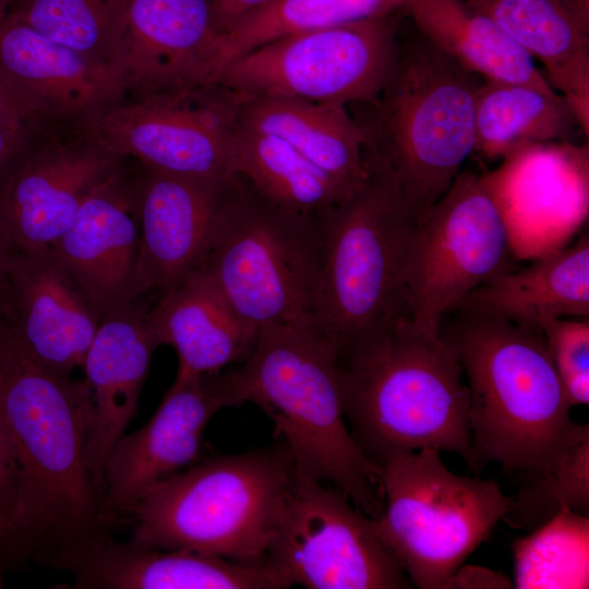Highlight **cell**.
<instances>
[{
    "label": "cell",
    "mask_w": 589,
    "mask_h": 589,
    "mask_svg": "<svg viewBox=\"0 0 589 589\" xmlns=\"http://www.w3.org/2000/svg\"><path fill=\"white\" fill-rule=\"evenodd\" d=\"M569 405L589 402V322L561 318L541 328Z\"/></svg>",
    "instance_id": "obj_34"
},
{
    "label": "cell",
    "mask_w": 589,
    "mask_h": 589,
    "mask_svg": "<svg viewBox=\"0 0 589 589\" xmlns=\"http://www.w3.org/2000/svg\"><path fill=\"white\" fill-rule=\"evenodd\" d=\"M457 308L494 314L540 330L556 320L588 318V237H580L572 247L527 268L505 272L488 280Z\"/></svg>",
    "instance_id": "obj_26"
},
{
    "label": "cell",
    "mask_w": 589,
    "mask_h": 589,
    "mask_svg": "<svg viewBox=\"0 0 589 589\" xmlns=\"http://www.w3.org/2000/svg\"><path fill=\"white\" fill-rule=\"evenodd\" d=\"M589 520L562 508L514 543L516 588H588Z\"/></svg>",
    "instance_id": "obj_31"
},
{
    "label": "cell",
    "mask_w": 589,
    "mask_h": 589,
    "mask_svg": "<svg viewBox=\"0 0 589 589\" xmlns=\"http://www.w3.org/2000/svg\"><path fill=\"white\" fill-rule=\"evenodd\" d=\"M579 127L564 97L555 89L485 81L474 107V146L496 159L529 144L562 140Z\"/></svg>",
    "instance_id": "obj_30"
},
{
    "label": "cell",
    "mask_w": 589,
    "mask_h": 589,
    "mask_svg": "<svg viewBox=\"0 0 589 589\" xmlns=\"http://www.w3.org/2000/svg\"><path fill=\"white\" fill-rule=\"evenodd\" d=\"M221 89L180 88L121 101L79 121L81 139L152 171L235 182L231 147L243 95Z\"/></svg>",
    "instance_id": "obj_12"
},
{
    "label": "cell",
    "mask_w": 589,
    "mask_h": 589,
    "mask_svg": "<svg viewBox=\"0 0 589 589\" xmlns=\"http://www.w3.org/2000/svg\"><path fill=\"white\" fill-rule=\"evenodd\" d=\"M100 320L51 248L9 253L0 321L36 365L70 376L83 365Z\"/></svg>",
    "instance_id": "obj_15"
},
{
    "label": "cell",
    "mask_w": 589,
    "mask_h": 589,
    "mask_svg": "<svg viewBox=\"0 0 589 589\" xmlns=\"http://www.w3.org/2000/svg\"><path fill=\"white\" fill-rule=\"evenodd\" d=\"M317 218L285 213L243 181L232 196L200 271L252 332L312 314Z\"/></svg>",
    "instance_id": "obj_9"
},
{
    "label": "cell",
    "mask_w": 589,
    "mask_h": 589,
    "mask_svg": "<svg viewBox=\"0 0 589 589\" xmlns=\"http://www.w3.org/2000/svg\"><path fill=\"white\" fill-rule=\"evenodd\" d=\"M122 160L83 139L28 152L0 188V242L8 253L51 248Z\"/></svg>",
    "instance_id": "obj_17"
},
{
    "label": "cell",
    "mask_w": 589,
    "mask_h": 589,
    "mask_svg": "<svg viewBox=\"0 0 589 589\" xmlns=\"http://www.w3.org/2000/svg\"><path fill=\"white\" fill-rule=\"evenodd\" d=\"M498 25L561 92L578 125L589 127V0H461Z\"/></svg>",
    "instance_id": "obj_23"
},
{
    "label": "cell",
    "mask_w": 589,
    "mask_h": 589,
    "mask_svg": "<svg viewBox=\"0 0 589 589\" xmlns=\"http://www.w3.org/2000/svg\"><path fill=\"white\" fill-rule=\"evenodd\" d=\"M409 0H269L205 45L192 86H214L235 59L287 34L336 26L401 11Z\"/></svg>",
    "instance_id": "obj_28"
},
{
    "label": "cell",
    "mask_w": 589,
    "mask_h": 589,
    "mask_svg": "<svg viewBox=\"0 0 589 589\" xmlns=\"http://www.w3.org/2000/svg\"><path fill=\"white\" fill-rule=\"evenodd\" d=\"M483 79L421 32L398 40L394 68L360 125L364 149L382 159L422 216L454 182L474 146V107ZM359 124V123H358Z\"/></svg>",
    "instance_id": "obj_7"
},
{
    "label": "cell",
    "mask_w": 589,
    "mask_h": 589,
    "mask_svg": "<svg viewBox=\"0 0 589 589\" xmlns=\"http://www.w3.org/2000/svg\"><path fill=\"white\" fill-rule=\"evenodd\" d=\"M20 0H0V21L3 20L13 5Z\"/></svg>",
    "instance_id": "obj_40"
},
{
    "label": "cell",
    "mask_w": 589,
    "mask_h": 589,
    "mask_svg": "<svg viewBox=\"0 0 589 589\" xmlns=\"http://www.w3.org/2000/svg\"><path fill=\"white\" fill-rule=\"evenodd\" d=\"M80 589H280L269 562H240L188 550H161L108 537L71 570Z\"/></svg>",
    "instance_id": "obj_21"
},
{
    "label": "cell",
    "mask_w": 589,
    "mask_h": 589,
    "mask_svg": "<svg viewBox=\"0 0 589 589\" xmlns=\"http://www.w3.org/2000/svg\"><path fill=\"white\" fill-rule=\"evenodd\" d=\"M349 197L317 218L312 314L338 358L406 316V269L421 216L377 156Z\"/></svg>",
    "instance_id": "obj_5"
},
{
    "label": "cell",
    "mask_w": 589,
    "mask_h": 589,
    "mask_svg": "<svg viewBox=\"0 0 589 589\" xmlns=\"http://www.w3.org/2000/svg\"><path fill=\"white\" fill-rule=\"evenodd\" d=\"M453 311L456 316L442 321L438 336L467 378L480 469L491 461L508 473L551 469L589 429L570 418L543 333L485 312Z\"/></svg>",
    "instance_id": "obj_2"
},
{
    "label": "cell",
    "mask_w": 589,
    "mask_h": 589,
    "mask_svg": "<svg viewBox=\"0 0 589 589\" xmlns=\"http://www.w3.org/2000/svg\"><path fill=\"white\" fill-rule=\"evenodd\" d=\"M294 479L281 443L205 459L137 500L127 513L129 541L240 562L266 561Z\"/></svg>",
    "instance_id": "obj_6"
},
{
    "label": "cell",
    "mask_w": 589,
    "mask_h": 589,
    "mask_svg": "<svg viewBox=\"0 0 589 589\" xmlns=\"http://www.w3.org/2000/svg\"><path fill=\"white\" fill-rule=\"evenodd\" d=\"M0 588H2V581H1V578H0Z\"/></svg>",
    "instance_id": "obj_41"
},
{
    "label": "cell",
    "mask_w": 589,
    "mask_h": 589,
    "mask_svg": "<svg viewBox=\"0 0 589 589\" xmlns=\"http://www.w3.org/2000/svg\"><path fill=\"white\" fill-rule=\"evenodd\" d=\"M41 121L0 72V124L31 136Z\"/></svg>",
    "instance_id": "obj_36"
},
{
    "label": "cell",
    "mask_w": 589,
    "mask_h": 589,
    "mask_svg": "<svg viewBox=\"0 0 589 589\" xmlns=\"http://www.w3.org/2000/svg\"><path fill=\"white\" fill-rule=\"evenodd\" d=\"M509 227L488 179L461 170L420 218L406 269V316L438 333L470 292L506 272Z\"/></svg>",
    "instance_id": "obj_11"
},
{
    "label": "cell",
    "mask_w": 589,
    "mask_h": 589,
    "mask_svg": "<svg viewBox=\"0 0 589 589\" xmlns=\"http://www.w3.org/2000/svg\"><path fill=\"white\" fill-rule=\"evenodd\" d=\"M214 34L211 0H128L111 69L136 97L189 88Z\"/></svg>",
    "instance_id": "obj_22"
},
{
    "label": "cell",
    "mask_w": 589,
    "mask_h": 589,
    "mask_svg": "<svg viewBox=\"0 0 589 589\" xmlns=\"http://www.w3.org/2000/svg\"><path fill=\"white\" fill-rule=\"evenodd\" d=\"M226 374L177 375L153 417L115 445L104 473V512L123 514L153 485L200 456L212 417L232 407Z\"/></svg>",
    "instance_id": "obj_14"
},
{
    "label": "cell",
    "mask_w": 589,
    "mask_h": 589,
    "mask_svg": "<svg viewBox=\"0 0 589 589\" xmlns=\"http://www.w3.org/2000/svg\"><path fill=\"white\" fill-rule=\"evenodd\" d=\"M8 259H9V253L4 249L2 243L0 242V300H1L2 291H3Z\"/></svg>",
    "instance_id": "obj_39"
},
{
    "label": "cell",
    "mask_w": 589,
    "mask_h": 589,
    "mask_svg": "<svg viewBox=\"0 0 589 589\" xmlns=\"http://www.w3.org/2000/svg\"><path fill=\"white\" fill-rule=\"evenodd\" d=\"M526 476L528 481L512 496L503 518L510 526L534 529L562 508L588 515L589 435L551 469Z\"/></svg>",
    "instance_id": "obj_33"
},
{
    "label": "cell",
    "mask_w": 589,
    "mask_h": 589,
    "mask_svg": "<svg viewBox=\"0 0 589 589\" xmlns=\"http://www.w3.org/2000/svg\"><path fill=\"white\" fill-rule=\"evenodd\" d=\"M380 468L381 536L412 586L447 588L503 520L513 497L493 480L454 473L433 448L395 456Z\"/></svg>",
    "instance_id": "obj_8"
},
{
    "label": "cell",
    "mask_w": 589,
    "mask_h": 589,
    "mask_svg": "<svg viewBox=\"0 0 589 589\" xmlns=\"http://www.w3.org/2000/svg\"><path fill=\"white\" fill-rule=\"evenodd\" d=\"M31 136L0 124V188L28 153Z\"/></svg>",
    "instance_id": "obj_37"
},
{
    "label": "cell",
    "mask_w": 589,
    "mask_h": 589,
    "mask_svg": "<svg viewBox=\"0 0 589 589\" xmlns=\"http://www.w3.org/2000/svg\"><path fill=\"white\" fill-rule=\"evenodd\" d=\"M231 164L236 176L265 202L304 218L320 217L359 189L335 180L281 139L239 122Z\"/></svg>",
    "instance_id": "obj_29"
},
{
    "label": "cell",
    "mask_w": 589,
    "mask_h": 589,
    "mask_svg": "<svg viewBox=\"0 0 589 589\" xmlns=\"http://www.w3.org/2000/svg\"><path fill=\"white\" fill-rule=\"evenodd\" d=\"M240 185L148 170L137 188L142 297H158L202 268Z\"/></svg>",
    "instance_id": "obj_16"
},
{
    "label": "cell",
    "mask_w": 589,
    "mask_h": 589,
    "mask_svg": "<svg viewBox=\"0 0 589 589\" xmlns=\"http://www.w3.org/2000/svg\"><path fill=\"white\" fill-rule=\"evenodd\" d=\"M401 12L434 45L483 80L553 88L521 47L464 1L409 0Z\"/></svg>",
    "instance_id": "obj_27"
},
{
    "label": "cell",
    "mask_w": 589,
    "mask_h": 589,
    "mask_svg": "<svg viewBox=\"0 0 589 589\" xmlns=\"http://www.w3.org/2000/svg\"><path fill=\"white\" fill-rule=\"evenodd\" d=\"M0 370H1V361H0Z\"/></svg>",
    "instance_id": "obj_42"
},
{
    "label": "cell",
    "mask_w": 589,
    "mask_h": 589,
    "mask_svg": "<svg viewBox=\"0 0 589 589\" xmlns=\"http://www.w3.org/2000/svg\"><path fill=\"white\" fill-rule=\"evenodd\" d=\"M226 374L236 406L253 402L272 419L299 476L340 490L370 517L381 515V468L348 428L338 351L312 314L261 327L242 366Z\"/></svg>",
    "instance_id": "obj_3"
},
{
    "label": "cell",
    "mask_w": 589,
    "mask_h": 589,
    "mask_svg": "<svg viewBox=\"0 0 589 589\" xmlns=\"http://www.w3.org/2000/svg\"><path fill=\"white\" fill-rule=\"evenodd\" d=\"M19 474L12 446L0 416V563L23 562L16 541Z\"/></svg>",
    "instance_id": "obj_35"
},
{
    "label": "cell",
    "mask_w": 589,
    "mask_h": 589,
    "mask_svg": "<svg viewBox=\"0 0 589 589\" xmlns=\"http://www.w3.org/2000/svg\"><path fill=\"white\" fill-rule=\"evenodd\" d=\"M238 122L281 139L350 189L360 188L368 177L364 134L344 105L244 96Z\"/></svg>",
    "instance_id": "obj_25"
},
{
    "label": "cell",
    "mask_w": 589,
    "mask_h": 589,
    "mask_svg": "<svg viewBox=\"0 0 589 589\" xmlns=\"http://www.w3.org/2000/svg\"><path fill=\"white\" fill-rule=\"evenodd\" d=\"M127 2L20 0L8 14L44 36L111 69L122 35Z\"/></svg>",
    "instance_id": "obj_32"
},
{
    "label": "cell",
    "mask_w": 589,
    "mask_h": 589,
    "mask_svg": "<svg viewBox=\"0 0 589 589\" xmlns=\"http://www.w3.org/2000/svg\"><path fill=\"white\" fill-rule=\"evenodd\" d=\"M0 416L17 465L22 561L71 570L109 536L104 493L85 459V381L29 360L0 321Z\"/></svg>",
    "instance_id": "obj_1"
},
{
    "label": "cell",
    "mask_w": 589,
    "mask_h": 589,
    "mask_svg": "<svg viewBox=\"0 0 589 589\" xmlns=\"http://www.w3.org/2000/svg\"><path fill=\"white\" fill-rule=\"evenodd\" d=\"M147 297L100 320L82 365L89 392L85 459L103 493L107 460L137 412L157 348L147 324Z\"/></svg>",
    "instance_id": "obj_19"
},
{
    "label": "cell",
    "mask_w": 589,
    "mask_h": 589,
    "mask_svg": "<svg viewBox=\"0 0 589 589\" xmlns=\"http://www.w3.org/2000/svg\"><path fill=\"white\" fill-rule=\"evenodd\" d=\"M397 51L393 14L297 32L235 59L214 86L252 97L365 103L386 83Z\"/></svg>",
    "instance_id": "obj_10"
},
{
    "label": "cell",
    "mask_w": 589,
    "mask_h": 589,
    "mask_svg": "<svg viewBox=\"0 0 589 589\" xmlns=\"http://www.w3.org/2000/svg\"><path fill=\"white\" fill-rule=\"evenodd\" d=\"M139 239L137 189L121 167L92 189L51 247L101 318L142 298L136 273Z\"/></svg>",
    "instance_id": "obj_18"
},
{
    "label": "cell",
    "mask_w": 589,
    "mask_h": 589,
    "mask_svg": "<svg viewBox=\"0 0 589 589\" xmlns=\"http://www.w3.org/2000/svg\"><path fill=\"white\" fill-rule=\"evenodd\" d=\"M147 324L157 347L170 345L177 351L180 376L217 373L245 359L256 336L202 271L158 296Z\"/></svg>",
    "instance_id": "obj_24"
},
{
    "label": "cell",
    "mask_w": 589,
    "mask_h": 589,
    "mask_svg": "<svg viewBox=\"0 0 589 589\" xmlns=\"http://www.w3.org/2000/svg\"><path fill=\"white\" fill-rule=\"evenodd\" d=\"M348 428L375 465L422 448L459 455L480 470L462 370L438 333L407 316L338 358Z\"/></svg>",
    "instance_id": "obj_4"
},
{
    "label": "cell",
    "mask_w": 589,
    "mask_h": 589,
    "mask_svg": "<svg viewBox=\"0 0 589 589\" xmlns=\"http://www.w3.org/2000/svg\"><path fill=\"white\" fill-rule=\"evenodd\" d=\"M269 0H211L212 23L215 33H223L240 19L261 8Z\"/></svg>",
    "instance_id": "obj_38"
},
{
    "label": "cell",
    "mask_w": 589,
    "mask_h": 589,
    "mask_svg": "<svg viewBox=\"0 0 589 589\" xmlns=\"http://www.w3.org/2000/svg\"><path fill=\"white\" fill-rule=\"evenodd\" d=\"M0 72L43 120L79 122L123 101L127 94L108 65L10 14L0 21Z\"/></svg>",
    "instance_id": "obj_20"
},
{
    "label": "cell",
    "mask_w": 589,
    "mask_h": 589,
    "mask_svg": "<svg viewBox=\"0 0 589 589\" xmlns=\"http://www.w3.org/2000/svg\"><path fill=\"white\" fill-rule=\"evenodd\" d=\"M267 560L289 586L309 589L412 587L375 518L340 490L299 476L290 490Z\"/></svg>",
    "instance_id": "obj_13"
}]
</instances>
